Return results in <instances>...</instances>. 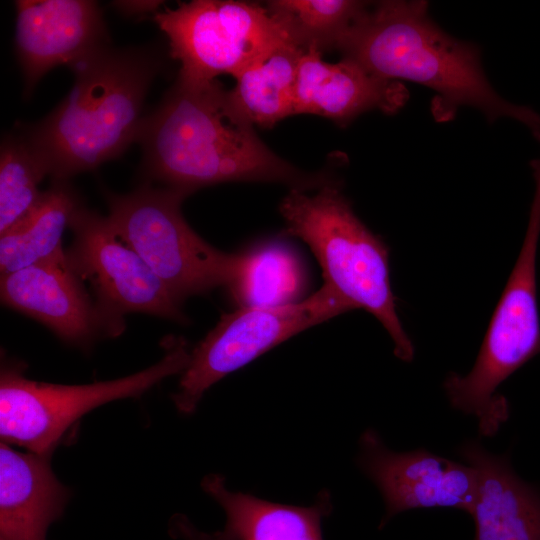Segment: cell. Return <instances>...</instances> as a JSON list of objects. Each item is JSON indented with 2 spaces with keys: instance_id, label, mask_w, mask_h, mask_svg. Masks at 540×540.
<instances>
[{
  "instance_id": "cell-1",
  "label": "cell",
  "mask_w": 540,
  "mask_h": 540,
  "mask_svg": "<svg viewBox=\"0 0 540 540\" xmlns=\"http://www.w3.org/2000/svg\"><path fill=\"white\" fill-rule=\"evenodd\" d=\"M137 142L145 182L156 181L188 196L225 182H278L302 191L338 183L326 173L301 171L276 155L233 108L217 80L177 78L145 115Z\"/></svg>"
},
{
  "instance_id": "cell-2",
  "label": "cell",
  "mask_w": 540,
  "mask_h": 540,
  "mask_svg": "<svg viewBox=\"0 0 540 540\" xmlns=\"http://www.w3.org/2000/svg\"><path fill=\"white\" fill-rule=\"evenodd\" d=\"M336 49L376 76L436 92L432 112L437 121H447L459 107L468 106L489 122L503 117L520 121L540 141V115L499 96L484 73L478 48L437 26L425 1L369 5Z\"/></svg>"
},
{
  "instance_id": "cell-3",
  "label": "cell",
  "mask_w": 540,
  "mask_h": 540,
  "mask_svg": "<svg viewBox=\"0 0 540 540\" xmlns=\"http://www.w3.org/2000/svg\"><path fill=\"white\" fill-rule=\"evenodd\" d=\"M163 67L155 44L99 49L71 67L64 99L34 124L19 126L52 180L96 169L137 142L149 88Z\"/></svg>"
},
{
  "instance_id": "cell-4",
  "label": "cell",
  "mask_w": 540,
  "mask_h": 540,
  "mask_svg": "<svg viewBox=\"0 0 540 540\" xmlns=\"http://www.w3.org/2000/svg\"><path fill=\"white\" fill-rule=\"evenodd\" d=\"M286 233L304 241L318 260L325 285L354 309L373 314L394 342L402 361L414 358V346L396 312L386 244L356 216L339 183L316 194L291 189L279 205Z\"/></svg>"
},
{
  "instance_id": "cell-5",
  "label": "cell",
  "mask_w": 540,
  "mask_h": 540,
  "mask_svg": "<svg viewBox=\"0 0 540 540\" xmlns=\"http://www.w3.org/2000/svg\"><path fill=\"white\" fill-rule=\"evenodd\" d=\"M536 183L526 235L516 263L486 331L472 370L447 375L443 388L450 405L477 418L479 433L494 436L509 418L498 386L540 354L536 257L540 236V160L532 165Z\"/></svg>"
},
{
  "instance_id": "cell-6",
  "label": "cell",
  "mask_w": 540,
  "mask_h": 540,
  "mask_svg": "<svg viewBox=\"0 0 540 540\" xmlns=\"http://www.w3.org/2000/svg\"><path fill=\"white\" fill-rule=\"evenodd\" d=\"M188 195L144 182L133 191L107 195L112 226L180 303L227 286L238 253L222 252L186 222L181 203Z\"/></svg>"
},
{
  "instance_id": "cell-7",
  "label": "cell",
  "mask_w": 540,
  "mask_h": 540,
  "mask_svg": "<svg viewBox=\"0 0 540 540\" xmlns=\"http://www.w3.org/2000/svg\"><path fill=\"white\" fill-rule=\"evenodd\" d=\"M153 18L180 63L177 78L186 82H210L221 74L236 78L275 51L297 45L282 21L254 2L193 0Z\"/></svg>"
},
{
  "instance_id": "cell-8",
  "label": "cell",
  "mask_w": 540,
  "mask_h": 540,
  "mask_svg": "<svg viewBox=\"0 0 540 540\" xmlns=\"http://www.w3.org/2000/svg\"><path fill=\"white\" fill-rule=\"evenodd\" d=\"M189 358L186 341L178 339L155 365L127 377L86 385L33 381L24 376L21 365L5 364L0 376L2 442L50 455L82 415L113 400L140 396L164 378L182 373Z\"/></svg>"
},
{
  "instance_id": "cell-9",
  "label": "cell",
  "mask_w": 540,
  "mask_h": 540,
  "mask_svg": "<svg viewBox=\"0 0 540 540\" xmlns=\"http://www.w3.org/2000/svg\"><path fill=\"white\" fill-rule=\"evenodd\" d=\"M354 310L325 284L309 298L273 308H239L221 316L190 351L173 401L182 413L193 412L217 381L245 366L289 337L344 312Z\"/></svg>"
},
{
  "instance_id": "cell-10",
  "label": "cell",
  "mask_w": 540,
  "mask_h": 540,
  "mask_svg": "<svg viewBox=\"0 0 540 540\" xmlns=\"http://www.w3.org/2000/svg\"><path fill=\"white\" fill-rule=\"evenodd\" d=\"M70 228L74 240L68 260L81 279L91 282L107 335L120 334L123 316L131 312L187 322L181 303L121 239L108 217L81 205Z\"/></svg>"
},
{
  "instance_id": "cell-11",
  "label": "cell",
  "mask_w": 540,
  "mask_h": 540,
  "mask_svg": "<svg viewBox=\"0 0 540 540\" xmlns=\"http://www.w3.org/2000/svg\"><path fill=\"white\" fill-rule=\"evenodd\" d=\"M359 444V466L384 499L380 527L412 509L450 507L470 513L477 496V474L472 466L424 448L394 452L372 429L362 434Z\"/></svg>"
},
{
  "instance_id": "cell-12",
  "label": "cell",
  "mask_w": 540,
  "mask_h": 540,
  "mask_svg": "<svg viewBox=\"0 0 540 540\" xmlns=\"http://www.w3.org/2000/svg\"><path fill=\"white\" fill-rule=\"evenodd\" d=\"M15 47L25 93L59 65L70 68L110 44L96 1L18 0Z\"/></svg>"
},
{
  "instance_id": "cell-13",
  "label": "cell",
  "mask_w": 540,
  "mask_h": 540,
  "mask_svg": "<svg viewBox=\"0 0 540 540\" xmlns=\"http://www.w3.org/2000/svg\"><path fill=\"white\" fill-rule=\"evenodd\" d=\"M81 280L62 250L44 261L2 274L1 301L41 322L63 341L85 347L106 331Z\"/></svg>"
},
{
  "instance_id": "cell-14",
  "label": "cell",
  "mask_w": 540,
  "mask_h": 540,
  "mask_svg": "<svg viewBox=\"0 0 540 540\" xmlns=\"http://www.w3.org/2000/svg\"><path fill=\"white\" fill-rule=\"evenodd\" d=\"M408 98L400 81L376 76L349 58L329 63L322 52L310 47L300 59L296 114L319 115L346 125L371 110L395 113Z\"/></svg>"
},
{
  "instance_id": "cell-15",
  "label": "cell",
  "mask_w": 540,
  "mask_h": 540,
  "mask_svg": "<svg viewBox=\"0 0 540 540\" xmlns=\"http://www.w3.org/2000/svg\"><path fill=\"white\" fill-rule=\"evenodd\" d=\"M477 474V496L470 511L474 540H540V490L513 470L508 454L486 450L476 439L457 449Z\"/></svg>"
},
{
  "instance_id": "cell-16",
  "label": "cell",
  "mask_w": 540,
  "mask_h": 540,
  "mask_svg": "<svg viewBox=\"0 0 540 540\" xmlns=\"http://www.w3.org/2000/svg\"><path fill=\"white\" fill-rule=\"evenodd\" d=\"M50 455L0 448V540H45L61 515L68 490L55 477Z\"/></svg>"
},
{
  "instance_id": "cell-17",
  "label": "cell",
  "mask_w": 540,
  "mask_h": 540,
  "mask_svg": "<svg viewBox=\"0 0 540 540\" xmlns=\"http://www.w3.org/2000/svg\"><path fill=\"white\" fill-rule=\"evenodd\" d=\"M203 488L226 514L217 540H322L321 519L331 510L328 495L311 507L284 505L229 491L216 474L203 480Z\"/></svg>"
},
{
  "instance_id": "cell-18",
  "label": "cell",
  "mask_w": 540,
  "mask_h": 540,
  "mask_svg": "<svg viewBox=\"0 0 540 540\" xmlns=\"http://www.w3.org/2000/svg\"><path fill=\"white\" fill-rule=\"evenodd\" d=\"M306 287L299 255L279 240L238 253L234 275L226 286L239 308H273L293 304Z\"/></svg>"
},
{
  "instance_id": "cell-19",
  "label": "cell",
  "mask_w": 540,
  "mask_h": 540,
  "mask_svg": "<svg viewBox=\"0 0 540 540\" xmlns=\"http://www.w3.org/2000/svg\"><path fill=\"white\" fill-rule=\"evenodd\" d=\"M68 180H52L38 204L0 234V272L10 273L44 261L60 251L65 229L81 206Z\"/></svg>"
},
{
  "instance_id": "cell-20",
  "label": "cell",
  "mask_w": 540,
  "mask_h": 540,
  "mask_svg": "<svg viewBox=\"0 0 540 540\" xmlns=\"http://www.w3.org/2000/svg\"><path fill=\"white\" fill-rule=\"evenodd\" d=\"M305 49L285 46L237 76L230 104L253 125L272 127L296 115V85Z\"/></svg>"
},
{
  "instance_id": "cell-21",
  "label": "cell",
  "mask_w": 540,
  "mask_h": 540,
  "mask_svg": "<svg viewBox=\"0 0 540 540\" xmlns=\"http://www.w3.org/2000/svg\"><path fill=\"white\" fill-rule=\"evenodd\" d=\"M369 6L353 0H274L268 10L287 27L303 49H336L339 39Z\"/></svg>"
},
{
  "instance_id": "cell-22",
  "label": "cell",
  "mask_w": 540,
  "mask_h": 540,
  "mask_svg": "<svg viewBox=\"0 0 540 540\" xmlns=\"http://www.w3.org/2000/svg\"><path fill=\"white\" fill-rule=\"evenodd\" d=\"M48 175L22 136L7 134L0 149V234L24 218L40 201L41 181Z\"/></svg>"
},
{
  "instance_id": "cell-23",
  "label": "cell",
  "mask_w": 540,
  "mask_h": 540,
  "mask_svg": "<svg viewBox=\"0 0 540 540\" xmlns=\"http://www.w3.org/2000/svg\"><path fill=\"white\" fill-rule=\"evenodd\" d=\"M171 530L174 536L183 540H217L215 534H207L196 529L187 518L181 515L172 520Z\"/></svg>"
},
{
  "instance_id": "cell-24",
  "label": "cell",
  "mask_w": 540,
  "mask_h": 540,
  "mask_svg": "<svg viewBox=\"0 0 540 540\" xmlns=\"http://www.w3.org/2000/svg\"><path fill=\"white\" fill-rule=\"evenodd\" d=\"M159 2L155 1H121L116 2L115 7L125 14H142L153 12L154 14L158 12L157 7Z\"/></svg>"
}]
</instances>
